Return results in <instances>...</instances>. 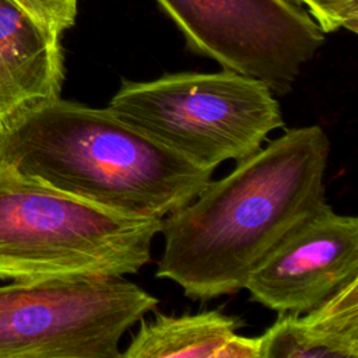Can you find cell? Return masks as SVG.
<instances>
[{
    "label": "cell",
    "mask_w": 358,
    "mask_h": 358,
    "mask_svg": "<svg viewBox=\"0 0 358 358\" xmlns=\"http://www.w3.org/2000/svg\"><path fill=\"white\" fill-rule=\"evenodd\" d=\"M302 313H280L260 358H358V278Z\"/></svg>",
    "instance_id": "9c48e42d"
},
{
    "label": "cell",
    "mask_w": 358,
    "mask_h": 358,
    "mask_svg": "<svg viewBox=\"0 0 358 358\" xmlns=\"http://www.w3.org/2000/svg\"><path fill=\"white\" fill-rule=\"evenodd\" d=\"M158 305L124 277H46L0 287V358H117Z\"/></svg>",
    "instance_id": "5b68a950"
},
{
    "label": "cell",
    "mask_w": 358,
    "mask_h": 358,
    "mask_svg": "<svg viewBox=\"0 0 358 358\" xmlns=\"http://www.w3.org/2000/svg\"><path fill=\"white\" fill-rule=\"evenodd\" d=\"M108 109L196 165L214 171L262 148L282 127L281 108L260 80L229 70L122 80Z\"/></svg>",
    "instance_id": "277c9868"
},
{
    "label": "cell",
    "mask_w": 358,
    "mask_h": 358,
    "mask_svg": "<svg viewBox=\"0 0 358 358\" xmlns=\"http://www.w3.org/2000/svg\"><path fill=\"white\" fill-rule=\"evenodd\" d=\"M236 316L220 309L169 316L157 312L151 320L140 319L123 358H220L229 338L242 327Z\"/></svg>",
    "instance_id": "30bf717a"
},
{
    "label": "cell",
    "mask_w": 358,
    "mask_h": 358,
    "mask_svg": "<svg viewBox=\"0 0 358 358\" xmlns=\"http://www.w3.org/2000/svg\"><path fill=\"white\" fill-rule=\"evenodd\" d=\"M36 18L42 20L59 34L74 25L78 0H17Z\"/></svg>",
    "instance_id": "7c38bea8"
},
{
    "label": "cell",
    "mask_w": 358,
    "mask_h": 358,
    "mask_svg": "<svg viewBox=\"0 0 358 358\" xmlns=\"http://www.w3.org/2000/svg\"><path fill=\"white\" fill-rule=\"evenodd\" d=\"M60 35L17 0H0V129L29 108L60 96Z\"/></svg>",
    "instance_id": "ba28073f"
},
{
    "label": "cell",
    "mask_w": 358,
    "mask_h": 358,
    "mask_svg": "<svg viewBox=\"0 0 358 358\" xmlns=\"http://www.w3.org/2000/svg\"><path fill=\"white\" fill-rule=\"evenodd\" d=\"M0 165L88 203L164 218L201 190V168L115 116L59 98L0 129Z\"/></svg>",
    "instance_id": "7a4b0ae2"
},
{
    "label": "cell",
    "mask_w": 358,
    "mask_h": 358,
    "mask_svg": "<svg viewBox=\"0 0 358 358\" xmlns=\"http://www.w3.org/2000/svg\"><path fill=\"white\" fill-rule=\"evenodd\" d=\"M324 32H358V0H294Z\"/></svg>",
    "instance_id": "8fae6325"
},
{
    "label": "cell",
    "mask_w": 358,
    "mask_h": 358,
    "mask_svg": "<svg viewBox=\"0 0 358 358\" xmlns=\"http://www.w3.org/2000/svg\"><path fill=\"white\" fill-rule=\"evenodd\" d=\"M329 152L320 126L288 129L227 176L210 179L162 221L155 275L201 301L243 289L277 242L326 201Z\"/></svg>",
    "instance_id": "6da1fadb"
},
{
    "label": "cell",
    "mask_w": 358,
    "mask_h": 358,
    "mask_svg": "<svg viewBox=\"0 0 358 358\" xmlns=\"http://www.w3.org/2000/svg\"><path fill=\"white\" fill-rule=\"evenodd\" d=\"M193 52L284 95L324 32L294 0H154Z\"/></svg>",
    "instance_id": "8992f818"
},
{
    "label": "cell",
    "mask_w": 358,
    "mask_h": 358,
    "mask_svg": "<svg viewBox=\"0 0 358 358\" xmlns=\"http://www.w3.org/2000/svg\"><path fill=\"white\" fill-rule=\"evenodd\" d=\"M358 278V218L326 201L291 228L249 274L245 289L278 313H302Z\"/></svg>",
    "instance_id": "52a82bcc"
},
{
    "label": "cell",
    "mask_w": 358,
    "mask_h": 358,
    "mask_svg": "<svg viewBox=\"0 0 358 358\" xmlns=\"http://www.w3.org/2000/svg\"><path fill=\"white\" fill-rule=\"evenodd\" d=\"M262 337L234 334L221 351L220 358H260Z\"/></svg>",
    "instance_id": "4fadbf2b"
},
{
    "label": "cell",
    "mask_w": 358,
    "mask_h": 358,
    "mask_svg": "<svg viewBox=\"0 0 358 358\" xmlns=\"http://www.w3.org/2000/svg\"><path fill=\"white\" fill-rule=\"evenodd\" d=\"M162 221L99 207L0 165V278L136 274L151 260Z\"/></svg>",
    "instance_id": "3957f363"
}]
</instances>
